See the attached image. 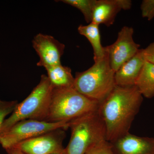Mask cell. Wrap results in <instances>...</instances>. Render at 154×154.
Masks as SVG:
<instances>
[{
  "instance_id": "1",
  "label": "cell",
  "mask_w": 154,
  "mask_h": 154,
  "mask_svg": "<svg viewBox=\"0 0 154 154\" xmlns=\"http://www.w3.org/2000/svg\"><path fill=\"white\" fill-rule=\"evenodd\" d=\"M143 97L136 86H116L100 103L99 111L105 124L107 141L113 142L129 132Z\"/></svg>"
},
{
  "instance_id": "2",
  "label": "cell",
  "mask_w": 154,
  "mask_h": 154,
  "mask_svg": "<svg viewBox=\"0 0 154 154\" xmlns=\"http://www.w3.org/2000/svg\"><path fill=\"white\" fill-rule=\"evenodd\" d=\"M94 62L87 70L77 73L74 87L80 94L100 104L116 86L115 72L110 66L106 51L104 57Z\"/></svg>"
},
{
  "instance_id": "3",
  "label": "cell",
  "mask_w": 154,
  "mask_h": 154,
  "mask_svg": "<svg viewBox=\"0 0 154 154\" xmlns=\"http://www.w3.org/2000/svg\"><path fill=\"white\" fill-rule=\"evenodd\" d=\"M99 105L74 88L53 89L46 122H71L97 110Z\"/></svg>"
},
{
  "instance_id": "4",
  "label": "cell",
  "mask_w": 154,
  "mask_h": 154,
  "mask_svg": "<svg viewBox=\"0 0 154 154\" xmlns=\"http://www.w3.org/2000/svg\"><path fill=\"white\" fill-rule=\"evenodd\" d=\"M52 91L47 76L42 75L38 85L25 100L18 103L10 117L4 121L0 128V134L25 119L46 121Z\"/></svg>"
},
{
  "instance_id": "5",
  "label": "cell",
  "mask_w": 154,
  "mask_h": 154,
  "mask_svg": "<svg viewBox=\"0 0 154 154\" xmlns=\"http://www.w3.org/2000/svg\"><path fill=\"white\" fill-rule=\"evenodd\" d=\"M70 139L66 154H85L90 148L106 140V129L99 108L70 122Z\"/></svg>"
},
{
  "instance_id": "6",
  "label": "cell",
  "mask_w": 154,
  "mask_h": 154,
  "mask_svg": "<svg viewBox=\"0 0 154 154\" xmlns=\"http://www.w3.org/2000/svg\"><path fill=\"white\" fill-rule=\"evenodd\" d=\"M70 122H49L25 119L0 134V144L5 149L12 148L23 141L59 129L69 128Z\"/></svg>"
},
{
  "instance_id": "7",
  "label": "cell",
  "mask_w": 154,
  "mask_h": 154,
  "mask_svg": "<svg viewBox=\"0 0 154 154\" xmlns=\"http://www.w3.org/2000/svg\"><path fill=\"white\" fill-rule=\"evenodd\" d=\"M134 33L132 27L124 26L119 32L115 42L105 46L109 63L115 72L140 50V45L134 40Z\"/></svg>"
},
{
  "instance_id": "8",
  "label": "cell",
  "mask_w": 154,
  "mask_h": 154,
  "mask_svg": "<svg viewBox=\"0 0 154 154\" xmlns=\"http://www.w3.org/2000/svg\"><path fill=\"white\" fill-rule=\"evenodd\" d=\"M64 130L59 129L46 133L21 142L12 148L25 154L57 153L64 149L63 146L65 137Z\"/></svg>"
},
{
  "instance_id": "9",
  "label": "cell",
  "mask_w": 154,
  "mask_h": 154,
  "mask_svg": "<svg viewBox=\"0 0 154 154\" xmlns=\"http://www.w3.org/2000/svg\"><path fill=\"white\" fill-rule=\"evenodd\" d=\"M32 44L39 57L37 66L46 69L61 64V58L65 46L54 37L38 33L34 36Z\"/></svg>"
},
{
  "instance_id": "10",
  "label": "cell",
  "mask_w": 154,
  "mask_h": 154,
  "mask_svg": "<svg viewBox=\"0 0 154 154\" xmlns=\"http://www.w3.org/2000/svg\"><path fill=\"white\" fill-rule=\"evenodd\" d=\"M110 143L114 154H154V138L129 132Z\"/></svg>"
},
{
  "instance_id": "11",
  "label": "cell",
  "mask_w": 154,
  "mask_h": 154,
  "mask_svg": "<svg viewBox=\"0 0 154 154\" xmlns=\"http://www.w3.org/2000/svg\"><path fill=\"white\" fill-rule=\"evenodd\" d=\"M132 6L130 0H96L92 22L107 27L113 25L117 14L122 10H128Z\"/></svg>"
},
{
  "instance_id": "12",
  "label": "cell",
  "mask_w": 154,
  "mask_h": 154,
  "mask_svg": "<svg viewBox=\"0 0 154 154\" xmlns=\"http://www.w3.org/2000/svg\"><path fill=\"white\" fill-rule=\"evenodd\" d=\"M146 61L143 49H140L134 56L123 63L115 72L116 86L121 87L135 86Z\"/></svg>"
},
{
  "instance_id": "13",
  "label": "cell",
  "mask_w": 154,
  "mask_h": 154,
  "mask_svg": "<svg viewBox=\"0 0 154 154\" xmlns=\"http://www.w3.org/2000/svg\"><path fill=\"white\" fill-rule=\"evenodd\" d=\"M53 89L74 88L75 78L69 67L61 64L45 69Z\"/></svg>"
},
{
  "instance_id": "14",
  "label": "cell",
  "mask_w": 154,
  "mask_h": 154,
  "mask_svg": "<svg viewBox=\"0 0 154 154\" xmlns=\"http://www.w3.org/2000/svg\"><path fill=\"white\" fill-rule=\"evenodd\" d=\"M99 26L91 22L87 25H80L78 29L79 33L85 36L91 43L94 50V61L102 58L106 54L105 47L101 43Z\"/></svg>"
},
{
  "instance_id": "15",
  "label": "cell",
  "mask_w": 154,
  "mask_h": 154,
  "mask_svg": "<svg viewBox=\"0 0 154 154\" xmlns=\"http://www.w3.org/2000/svg\"><path fill=\"white\" fill-rule=\"evenodd\" d=\"M143 97H154V64L146 61L135 85Z\"/></svg>"
},
{
  "instance_id": "16",
  "label": "cell",
  "mask_w": 154,
  "mask_h": 154,
  "mask_svg": "<svg viewBox=\"0 0 154 154\" xmlns=\"http://www.w3.org/2000/svg\"><path fill=\"white\" fill-rule=\"evenodd\" d=\"M61 2L79 9L84 15L86 22L89 23L92 22L96 0H63Z\"/></svg>"
},
{
  "instance_id": "17",
  "label": "cell",
  "mask_w": 154,
  "mask_h": 154,
  "mask_svg": "<svg viewBox=\"0 0 154 154\" xmlns=\"http://www.w3.org/2000/svg\"><path fill=\"white\" fill-rule=\"evenodd\" d=\"M85 154H114L110 142L104 140L90 148Z\"/></svg>"
},
{
  "instance_id": "18",
  "label": "cell",
  "mask_w": 154,
  "mask_h": 154,
  "mask_svg": "<svg viewBox=\"0 0 154 154\" xmlns=\"http://www.w3.org/2000/svg\"><path fill=\"white\" fill-rule=\"evenodd\" d=\"M17 104V101L5 102L0 100V128L6 116L13 112Z\"/></svg>"
},
{
  "instance_id": "19",
  "label": "cell",
  "mask_w": 154,
  "mask_h": 154,
  "mask_svg": "<svg viewBox=\"0 0 154 154\" xmlns=\"http://www.w3.org/2000/svg\"><path fill=\"white\" fill-rule=\"evenodd\" d=\"M141 15L150 21L154 18V0H143L140 5Z\"/></svg>"
},
{
  "instance_id": "20",
  "label": "cell",
  "mask_w": 154,
  "mask_h": 154,
  "mask_svg": "<svg viewBox=\"0 0 154 154\" xmlns=\"http://www.w3.org/2000/svg\"><path fill=\"white\" fill-rule=\"evenodd\" d=\"M143 53L146 60L154 64V42L143 49Z\"/></svg>"
},
{
  "instance_id": "21",
  "label": "cell",
  "mask_w": 154,
  "mask_h": 154,
  "mask_svg": "<svg viewBox=\"0 0 154 154\" xmlns=\"http://www.w3.org/2000/svg\"><path fill=\"white\" fill-rule=\"evenodd\" d=\"M8 154H25L22 152L21 151L15 148H12L6 150Z\"/></svg>"
},
{
  "instance_id": "22",
  "label": "cell",
  "mask_w": 154,
  "mask_h": 154,
  "mask_svg": "<svg viewBox=\"0 0 154 154\" xmlns=\"http://www.w3.org/2000/svg\"><path fill=\"white\" fill-rule=\"evenodd\" d=\"M55 154H66V152L65 149H64L62 151L60 152L57 153Z\"/></svg>"
}]
</instances>
